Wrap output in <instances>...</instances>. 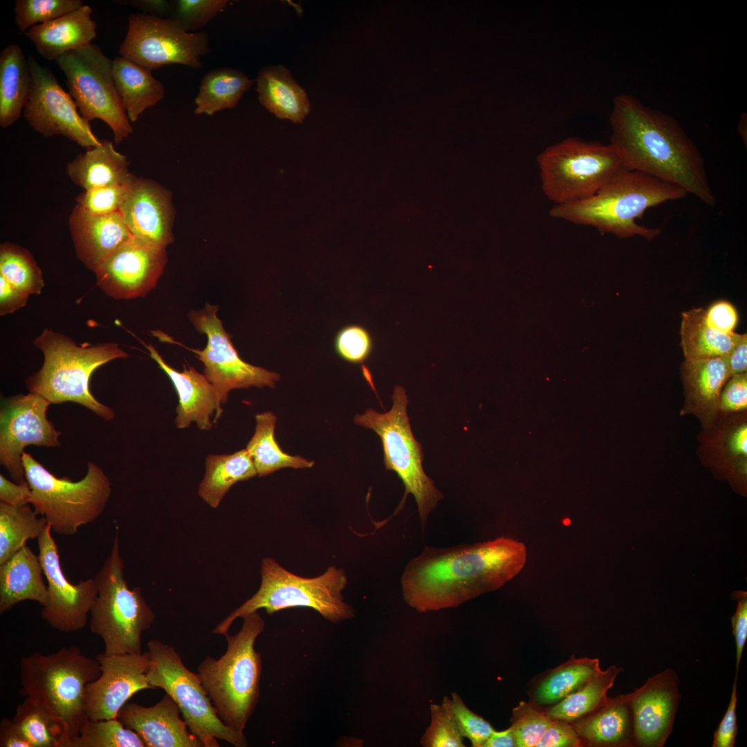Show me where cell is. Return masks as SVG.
Masks as SVG:
<instances>
[{
  "instance_id": "obj_7",
  "label": "cell",
  "mask_w": 747,
  "mask_h": 747,
  "mask_svg": "<svg viewBox=\"0 0 747 747\" xmlns=\"http://www.w3.org/2000/svg\"><path fill=\"white\" fill-rule=\"evenodd\" d=\"M261 575L258 591L219 622L214 629V634H228L234 620L260 609L273 614L290 607H309L332 622L355 616L354 609L344 602L342 594L348 583L342 569L331 566L317 577L304 578L285 569L274 559L267 557L261 561Z\"/></svg>"
},
{
  "instance_id": "obj_43",
  "label": "cell",
  "mask_w": 747,
  "mask_h": 747,
  "mask_svg": "<svg viewBox=\"0 0 747 747\" xmlns=\"http://www.w3.org/2000/svg\"><path fill=\"white\" fill-rule=\"evenodd\" d=\"M70 747H146L140 736L116 718L88 719Z\"/></svg>"
},
{
  "instance_id": "obj_52",
  "label": "cell",
  "mask_w": 747,
  "mask_h": 747,
  "mask_svg": "<svg viewBox=\"0 0 747 747\" xmlns=\"http://www.w3.org/2000/svg\"><path fill=\"white\" fill-rule=\"evenodd\" d=\"M747 408V374L731 376L723 386L720 395L719 410L734 412Z\"/></svg>"
},
{
  "instance_id": "obj_3",
  "label": "cell",
  "mask_w": 747,
  "mask_h": 747,
  "mask_svg": "<svg viewBox=\"0 0 747 747\" xmlns=\"http://www.w3.org/2000/svg\"><path fill=\"white\" fill-rule=\"evenodd\" d=\"M686 191L647 174L624 169L593 196L584 200L554 205L551 216L575 224L593 226L602 233L620 238L636 235L650 241L661 228L639 225L649 208L684 198Z\"/></svg>"
},
{
  "instance_id": "obj_56",
  "label": "cell",
  "mask_w": 747,
  "mask_h": 747,
  "mask_svg": "<svg viewBox=\"0 0 747 747\" xmlns=\"http://www.w3.org/2000/svg\"><path fill=\"white\" fill-rule=\"evenodd\" d=\"M0 501L15 507L31 504L32 492L27 481L12 482L0 474Z\"/></svg>"
},
{
  "instance_id": "obj_24",
  "label": "cell",
  "mask_w": 747,
  "mask_h": 747,
  "mask_svg": "<svg viewBox=\"0 0 747 747\" xmlns=\"http://www.w3.org/2000/svg\"><path fill=\"white\" fill-rule=\"evenodd\" d=\"M142 344L151 358L171 380L178 397L175 425L179 429L188 427L194 422L201 430H210L213 423L221 417L222 408L217 391L204 374L193 367L183 365L178 371L167 364L151 344Z\"/></svg>"
},
{
  "instance_id": "obj_35",
  "label": "cell",
  "mask_w": 747,
  "mask_h": 747,
  "mask_svg": "<svg viewBox=\"0 0 747 747\" xmlns=\"http://www.w3.org/2000/svg\"><path fill=\"white\" fill-rule=\"evenodd\" d=\"M681 346L685 359L727 356L740 334L726 333L709 325L705 309L693 308L681 315Z\"/></svg>"
},
{
  "instance_id": "obj_40",
  "label": "cell",
  "mask_w": 747,
  "mask_h": 747,
  "mask_svg": "<svg viewBox=\"0 0 747 747\" xmlns=\"http://www.w3.org/2000/svg\"><path fill=\"white\" fill-rule=\"evenodd\" d=\"M622 667L611 665L600 670L580 688L559 703L544 709L551 719L573 722L595 711L607 699V692L612 688Z\"/></svg>"
},
{
  "instance_id": "obj_4",
  "label": "cell",
  "mask_w": 747,
  "mask_h": 747,
  "mask_svg": "<svg viewBox=\"0 0 747 747\" xmlns=\"http://www.w3.org/2000/svg\"><path fill=\"white\" fill-rule=\"evenodd\" d=\"M33 344L43 353L44 362L38 371L26 378L29 392L44 397L50 404L74 402L105 421L114 418V411L93 396L89 381L98 367L129 356L117 343L77 345L71 338L45 329Z\"/></svg>"
},
{
  "instance_id": "obj_48",
  "label": "cell",
  "mask_w": 747,
  "mask_h": 747,
  "mask_svg": "<svg viewBox=\"0 0 747 747\" xmlns=\"http://www.w3.org/2000/svg\"><path fill=\"white\" fill-rule=\"evenodd\" d=\"M443 700L451 710L463 737L474 747H483L495 730L492 725L470 710L457 693L452 692L450 697L445 696Z\"/></svg>"
},
{
  "instance_id": "obj_12",
  "label": "cell",
  "mask_w": 747,
  "mask_h": 747,
  "mask_svg": "<svg viewBox=\"0 0 747 747\" xmlns=\"http://www.w3.org/2000/svg\"><path fill=\"white\" fill-rule=\"evenodd\" d=\"M389 411L379 413L367 409L354 416V423L373 430L380 438L386 469L401 479L405 496L412 494L416 501L423 531L428 515L443 498L433 481L424 472L421 444L414 439L407 414V399L402 387L394 388Z\"/></svg>"
},
{
  "instance_id": "obj_47",
  "label": "cell",
  "mask_w": 747,
  "mask_h": 747,
  "mask_svg": "<svg viewBox=\"0 0 747 747\" xmlns=\"http://www.w3.org/2000/svg\"><path fill=\"white\" fill-rule=\"evenodd\" d=\"M551 720L544 709L531 701H520L510 719L517 747L535 746Z\"/></svg>"
},
{
  "instance_id": "obj_60",
  "label": "cell",
  "mask_w": 747,
  "mask_h": 747,
  "mask_svg": "<svg viewBox=\"0 0 747 747\" xmlns=\"http://www.w3.org/2000/svg\"><path fill=\"white\" fill-rule=\"evenodd\" d=\"M1 747H31L29 742L15 729L11 719L3 718L0 723Z\"/></svg>"
},
{
  "instance_id": "obj_34",
  "label": "cell",
  "mask_w": 747,
  "mask_h": 747,
  "mask_svg": "<svg viewBox=\"0 0 747 747\" xmlns=\"http://www.w3.org/2000/svg\"><path fill=\"white\" fill-rule=\"evenodd\" d=\"M257 475L246 449L230 454H209L205 474L199 484V496L210 507L217 508L230 488L236 483Z\"/></svg>"
},
{
  "instance_id": "obj_21",
  "label": "cell",
  "mask_w": 747,
  "mask_h": 747,
  "mask_svg": "<svg viewBox=\"0 0 747 747\" xmlns=\"http://www.w3.org/2000/svg\"><path fill=\"white\" fill-rule=\"evenodd\" d=\"M676 672L666 668L629 693L636 747H663L673 731L681 698Z\"/></svg>"
},
{
  "instance_id": "obj_23",
  "label": "cell",
  "mask_w": 747,
  "mask_h": 747,
  "mask_svg": "<svg viewBox=\"0 0 747 747\" xmlns=\"http://www.w3.org/2000/svg\"><path fill=\"white\" fill-rule=\"evenodd\" d=\"M180 714L177 704L165 693L152 706L126 703L117 718L125 727L136 732L146 747H202Z\"/></svg>"
},
{
  "instance_id": "obj_28",
  "label": "cell",
  "mask_w": 747,
  "mask_h": 747,
  "mask_svg": "<svg viewBox=\"0 0 747 747\" xmlns=\"http://www.w3.org/2000/svg\"><path fill=\"white\" fill-rule=\"evenodd\" d=\"M681 376L690 409L705 423L719 410L720 395L730 378L726 357L685 359Z\"/></svg>"
},
{
  "instance_id": "obj_8",
  "label": "cell",
  "mask_w": 747,
  "mask_h": 747,
  "mask_svg": "<svg viewBox=\"0 0 747 747\" xmlns=\"http://www.w3.org/2000/svg\"><path fill=\"white\" fill-rule=\"evenodd\" d=\"M123 569L116 534L110 554L93 577L97 596L89 614L90 630L102 640L109 655L142 653V634L156 617L141 589L128 586Z\"/></svg>"
},
{
  "instance_id": "obj_26",
  "label": "cell",
  "mask_w": 747,
  "mask_h": 747,
  "mask_svg": "<svg viewBox=\"0 0 747 747\" xmlns=\"http://www.w3.org/2000/svg\"><path fill=\"white\" fill-rule=\"evenodd\" d=\"M571 723L582 746L636 747L628 694L608 698L595 711Z\"/></svg>"
},
{
  "instance_id": "obj_46",
  "label": "cell",
  "mask_w": 747,
  "mask_h": 747,
  "mask_svg": "<svg viewBox=\"0 0 747 747\" xmlns=\"http://www.w3.org/2000/svg\"><path fill=\"white\" fill-rule=\"evenodd\" d=\"M172 12L169 19L189 33L198 32L218 14L225 10L228 0H175L172 1Z\"/></svg>"
},
{
  "instance_id": "obj_54",
  "label": "cell",
  "mask_w": 747,
  "mask_h": 747,
  "mask_svg": "<svg viewBox=\"0 0 747 747\" xmlns=\"http://www.w3.org/2000/svg\"><path fill=\"white\" fill-rule=\"evenodd\" d=\"M732 596L737 601L736 611L731 617V624L736 645L735 676H738L744 648L747 640V593L743 591H735Z\"/></svg>"
},
{
  "instance_id": "obj_19",
  "label": "cell",
  "mask_w": 747,
  "mask_h": 747,
  "mask_svg": "<svg viewBox=\"0 0 747 747\" xmlns=\"http://www.w3.org/2000/svg\"><path fill=\"white\" fill-rule=\"evenodd\" d=\"M166 262L165 248L133 237L101 263L94 273L96 284L113 299L145 297L156 287Z\"/></svg>"
},
{
  "instance_id": "obj_49",
  "label": "cell",
  "mask_w": 747,
  "mask_h": 747,
  "mask_svg": "<svg viewBox=\"0 0 747 747\" xmlns=\"http://www.w3.org/2000/svg\"><path fill=\"white\" fill-rule=\"evenodd\" d=\"M126 184L94 188L80 194L76 205L87 212L96 215L110 214L119 212L124 201L133 178Z\"/></svg>"
},
{
  "instance_id": "obj_33",
  "label": "cell",
  "mask_w": 747,
  "mask_h": 747,
  "mask_svg": "<svg viewBox=\"0 0 747 747\" xmlns=\"http://www.w3.org/2000/svg\"><path fill=\"white\" fill-rule=\"evenodd\" d=\"M31 76L21 47L10 44L0 53V126L8 127L20 117L29 93Z\"/></svg>"
},
{
  "instance_id": "obj_11",
  "label": "cell",
  "mask_w": 747,
  "mask_h": 747,
  "mask_svg": "<svg viewBox=\"0 0 747 747\" xmlns=\"http://www.w3.org/2000/svg\"><path fill=\"white\" fill-rule=\"evenodd\" d=\"M147 646L149 683L154 689L163 690L175 701L188 729L203 747H219V739L235 747L248 746L243 733L221 721L199 674L184 665L172 646L155 639L149 640Z\"/></svg>"
},
{
  "instance_id": "obj_53",
  "label": "cell",
  "mask_w": 747,
  "mask_h": 747,
  "mask_svg": "<svg viewBox=\"0 0 747 747\" xmlns=\"http://www.w3.org/2000/svg\"><path fill=\"white\" fill-rule=\"evenodd\" d=\"M737 676H735L730 699L717 728L714 731L712 747H734L737 734L736 708Z\"/></svg>"
},
{
  "instance_id": "obj_10",
  "label": "cell",
  "mask_w": 747,
  "mask_h": 747,
  "mask_svg": "<svg viewBox=\"0 0 747 747\" xmlns=\"http://www.w3.org/2000/svg\"><path fill=\"white\" fill-rule=\"evenodd\" d=\"M544 194L555 205L587 199L625 169L614 147L569 137L537 158Z\"/></svg>"
},
{
  "instance_id": "obj_37",
  "label": "cell",
  "mask_w": 747,
  "mask_h": 747,
  "mask_svg": "<svg viewBox=\"0 0 747 747\" xmlns=\"http://www.w3.org/2000/svg\"><path fill=\"white\" fill-rule=\"evenodd\" d=\"M253 80L241 71L230 67L213 69L205 74L194 100L197 115L212 116L237 106Z\"/></svg>"
},
{
  "instance_id": "obj_51",
  "label": "cell",
  "mask_w": 747,
  "mask_h": 747,
  "mask_svg": "<svg viewBox=\"0 0 747 747\" xmlns=\"http://www.w3.org/2000/svg\"><path fill=\"white\" fill-rule=\"evenodd\" d=\"M582 746L571 722L551 719L535 747H580Z\"/></svg>"
},
{
  "instance_id": "obj_45",
  "label": "cell",
  "mask_w": 747,
  "mask_h": 747,
  "mask_svg": "<svg viewBox=\"0 0 747 747\" xmlns=\"http://www.w3.org/2000/svg\"><path fill=\"white\" fill-rule=\"evenodd\" d=\"M430 723L421 738L424 747H464L454 717L443 700L430 705Z\"/></svg>"
},
{
  "instance_id": "obj_42",
  "label": "cell",
  "mask_w": 747,
  "mask_h": 747,
  "mask_svg": "<svg viewBox=\"0 0 747 747\" xmlns=\"http://www.w3.org/2000/svg\"><path fill=\"white\" fill-rule=\"evenodd\" d=\"M0 275L28 295H39L44 287L42 271L26 248L9 241L0 246Z\"/></svg>"
},
{
  "instance_id": "obj_27",
  "label": "cell",
  "mask_w": 747,
  "mask_h": 747,
  "mask_svg": "<svg viewBox=\"0 0 747 747\" xmlns=\"http://www.w3.org/2000/svg\"><path fill=\"white\" fill-rule=\"evenodd\" d=\"M92 12V8L84 4L54 20L32 27L26 36L44 59L55 61L66 53L89 45L96 38L97 24L91 18Z\"/></svg>"
},
{
  "instance_id": "obj_20",
  "label": "cell",
  "mask_w": 747,
  "mask_h": 747,
  "mask_svg": "<svg viewBox=\"0 0 747 747\" xmlns=\"http://www.w3.org/2000/svg\"><path fill=\"white\" fill-rule=\"evenodd\" d=\"M100 674L87 684L85 706L87 717L92 720L116 718L127 701L136 692L154 689L149 683L147 652L95 656Z\"/></svg>"
},
{
  "instance_id": "obj_29",
  "label": "cell",
  "mask_w": 747,
  "mask_h": 747,
  "mask_svg": "<svg viewBox=\"0 0 747 747\" xmlns=\"http://www.w3.org/2000/svg\"><path fill=\"white\" fill-rule=\"evenodd\" d=\"M39 555L26 545L0 564V614L24 600L44 605L47 585Z\"/></svg>"
},
{
  "instance_id": "obj_6",
  "label": "cell",
  "mask_w": 747,
  "mask_h": 747,
  "mask_svg": "<svg viewBox=\"0 0 747 747\" xmlns=\"http://www.w3.org/2000/svg\"><path fill=\"white\" fill-rule=\"evenodd\" d=\"M100 674L96 658L86 656L77 646L49 654L35 652L21 659L20 692L61 721L72 742L88 719L86 687Z\"/></svg>"
},
{
  "instance_id": "obj_14",
  "label": "cell",
  "mask_w": 747,
  "mask_h": 747,
  "mask_svg": "<svg viewBox=\"0 0 747 747\" xmlns=\"http://www.w3.org/2000/svg\"><path fill=\"white\" fill-rule=\"evenodd\" d=\"M208 33H189L171 19L132 13L119 48L121 57L152 71L170 64L199 68L208 54Z\"/></svg>"
},
{
  "instance_id": "obj_61",
  "label": "cell",
  "mask_w": 747,
  "mask_h": 747,
  "mask_svg": "<svg viewBox=\"0 0 747 747\" xmlns=\"http://www.w3.org/2000/svg\"><path fill=\"white\" fill-rule=\"evenodd\" d=\"M729 449L735 456L746 457L747 455V427L739 426L732 434L729 441Z\"/></svg>"
},
{
  "instance_id": "obj_57",
  "label": "cell",
  "mask_w": 747,
  "mask_h": 747,
  "mask_svg": "<svg viewBox=\"0 0 747 747\" xmlns=\"http://www.w3.org/2000/svg\"><path fill=\"white\" fill-rule=\"evenodd\" d=\"M29 295L10 284L0 275V315L10 314L26 306Z\"/></svg>"
},
{
  "instance_id": "obj_39",
  "label": "cell",
  "mask_w": 747,
  "mask_h": 747,
  "mask_svg": "<svg viewBox=\"0 0 747 747\" xmlns=\"http://www.w3.org/2000/svg\"><path fill=\"white\" fill-rule=\"evenodd\" d=\"M11 721L31 747L71 746V739L64 724L28 697L17 706Z\"/></svg>"
},
{
  "instance_id": "obj_30",
  "label": "cell",
  "mask_w": 747,
  "mask_h": 747,
  "mask_svg": "<svg viewBox=\"0 0 747 747\" xmlns=\"http://www.w3.org/2000/svg\"><path fill=\"white\" fill-rule=\"evenodd\" d=\"M126 156L108 140L79 154L66 167L72 181L84 190L127 183L133 175Z\"/></svg>"
},
{
  "instance_id": "obj_62",
  "label": "cell",
  "mask_w": 747,
  "mask_h": 747,
  "mask_svg": "<svg viewBox=\"0 0 747 747\" xmlns=\"http://www.w3.org/2000/svg\"><path fill=\"white\" fill-rule=\"evenodd\" d=\"M483 747H517L516 738L512 728L495 730L485 743Z\"/></svg>"
},
{
  "instance_id": "obj_50",
  "label": "cell",
  "mask_w": 747,
  "mask_h": 747,
  "mask_svg": "<svg viewBox=\"0 0 747 747\" xmlns=\"http://www.w3.org/2000/svg\"><path fill=\"white\" fill-rule=\"evenodd\" d=\"M334 346L337 353L344 360L353 363L365 361L373 348L369 332L363 326L351 324L342 328L336 334Z\"/></svg>"
},
{
  "instance_id": "obj_5",
  "label": "cell",
  "mask_w": 747,
  "mask_h": 747,
  "mask_svg": "<svg viewBox=\"0 0 747 747\" xmlns=\"http://www.w3.org/2000/svg\"><path fill=\"white\" fill-rule=\"evenodd\" d=\"M242 618L237 634L224 635L228 642L225 654L219 659L207 655L197 672L219 718L241 733L259 699L261 656L255 643L265 626L257 611Z\"/></svg>"
},
{
  "instance_id": "obj_58",
  "label": "cell",
  "mask_w": 747,
  "mask_h": 747,
  "mask_svg": "<svg viewBox=\"0 0 747 747\" xmlns=\"http://www.w3.org/2000/svg\"><path fill=\"white\" fill-rule=\"evenodd\" d=\"M120 5L131 6L142 13L161 18L169 19L172 12V1L166 0H124L114 1Z\"/></svg>"
},
{
  "instance_id": "obj_41",
  "label": "cell",
  "mask_w": 747,
  "mask_h": 747,
  "mask_svg": "<svg viewBox=\"0 0 747 747\" xmlns=\"http://www.w3.org/2000/svg\"><path fill=\"white\" fill-rule=\"evenodd\" d=\"M28 504L15 507L0 502V564L10 558L30 539H37L48 525L44 517Z\"/></svg>"
},
{
  "instance_id": "obj_38",
  "label": "cell",
  "mask_w": 747,
  "mask_h": 747,
  "mask_svg": "<svg viewBox=\"0 0 747 747\" xmlns=\"http://www.w3.org/2000/svg\"><path fill=\"white\" fill-rule=\"evenodd\" d=\"M255 433L249 441L248 452L257 475L264 477L284 468H304L312 467L314 461L300 456L284 452L275 439L277 418L272 412L255 415Z\"/></svg>"
},
{
  "instance_id": "obj_32",
  "label": "cell",
  "mask_w": 747,
  "mask_h": 747,
  "mask_svg": "<svg viewBox=\"0 0 747 747\" xmlns=\"http://www.w3.org/2000/svg\"><path fill=\"white\" fill-rule=\"evenodd\" d=\"M112 73L117 91L130 122H136L147 109L165 96L164 85L151 71L121 56L112 60Z\"/></svg>"
},
{
  "instance_id": "obj_22",
  "label": "cell",
  "mask_w": 747,
  "mask_h": 747,
  "mask_svg": "<svg viewBox=\"0 0 747 747\" xmlns=\"http://www.w3.org/2000/svg\"><path fill=\"white\" fill-rule=\"evenodd\" d=\"M119 212L133 237L165 248L173 241L171 198L156 183L133 176Z\"/></svg>"
},
{
  "instance_id": "obj_55",
  "label": "cell",
  "mask_w": 747,
  "mask_h": 747,
  "mask_svg": "<svg viewBox=\"0 0 747 747\" xmlns=\"http://www.w3.org/2000/svg\"><path fill=\"white\" fill-rule=\"evenodd\" d=\"M705 315L709 325L726 333H734L739 321L736 308L725 300L714 302L705 309Z\"/></svg>"
},
{
  "instance_id": "obj_16",
  "label": "cell",
  "mask_w": 747,
  "mask_h": 747,
  "mask_svg": "<svg viewBox=\"0 0 747 747\" xmlns=\"http://www.w3.org/2000/svg\"><path fill=\"white\" fill-rule=\"evenodd\" d=\"M28 61L31 82L23 111L29 125L44 137L61 135L87 149L98 145L101 141L54 74L34 57Z\"/></svg>"
},
{
  "instance_id": "obj_2",
  "label": "cell",
  "mask_w": 747,
  "mask_h": 747,
  "mask_svg": "<svg viewBox=\"0 0 747 747\" xmlns=\"http://www.w3.org/2000/svg\"><path fill=\"white\" fill-rule=\"evenodd\" d=\"M610 145L629 171L647 174L684 189L714 207L704 158L672 117L627 95L616 98Z\"/></svg>"
},
{
  "instance_id": "obj_31",
  "label": "cell",
  "mask_w": 747,
  "mask_h": 747,
  "mask_svg": "<svg viewBox=\"0 0 747 747\" xmlns=\"http://www.w3.org/2000/svg\"><path fill=\"white\" fill-rule=\"evenodd\" d=\"M256 82L260 103L277 117L302 122L308 114L310 103L305 91L284 66L263 68Z\"/></svg>"
},
{
  "instance_id": "obj_36",
  "label": "cell",
  "mask_w": 747,
  "mask_h": 747,
  "mask_svg": "<svg viewBox=\"0 0 747 747\" xmlns=\"http://www.w3.org/2000/svg\"><path fill=\"white\" fill-rule=\"evenodd\" d=\"M600 670L598 658L572 656L540 679L530 701L542 709L552 706L580 688Z\"/></svg>"
},
{
  "instance_id": "obj_44",
  "label": "cell",
  "mask_w": 747,
  "mask_h": 747,
  "mask_svg": "<svg viewBox=\"0 0 747 747\" xmlns=\"http://www.w3.org/2000/svg\"><path fill=\"white\" fill-rule=\"evenodd\" d=\"M82 0H16L15 23L20 32L65 15L83 6Z\"/></svg>"
},
{
  "instance_id": "obj_15",
  "label": "cell",
  "mask_w": 747,
  "mask_h": 747,
  "mask_svg": "<svg viewBox=\"0 0 747 747\" xmlns=\"http://www.w3.org/2000/svg\"><path fill=\"white\" fill-rule=\"evenodd\" d=\"M218 306L206 304L203 309L192 311L189 319L199 333L208 338L204 349H191L204 365V375L216 389L221 404L234 389L251 387L273 388L280 376L276 372L243 360L231 341V335L217 317Z\"/></svg>"
},
{
  "instance_id": "obj_9",
  "label": "cell",
  "mask_w": 747,
  "mask_h": 747,
  "mask_svg": "<svg viewBox=\"0 0 747 747\" xmlns=\"http://www.w3.org/2000/svg\"><path fill=\"white\" fill-rule=\"evenodd\" d=\"M23 464L26 480L32 492L31 504L44 517L52 532L73 535L79 528L95 522L104 512L111 497V481L93 462L87 463L85 476L77 481L57 477L27 452Z\"/></svg>"
},
{
  "instance_id": "obj_13",
  "label": "cell",
  "mask_w": 747,
  "mask_h": 747,
  "mask_svg": "<svg viewBox=\"0 0 747 747\" xmlns=\"http://www.w3.org/2000/svg\"><path fill=\"white\" fill-rule=\"evenodd\" d=\"M55 62L65 75L69 94L85 121H104L113 132L115 144L133 132L114 82L112 60L98 46L91 43L66 53Z\"/></svg>"
},
{
  "instance_id": "obj_59",
  "label": "cell",
  "mask_w": 747,
  "mask_h": 747,
  "mask_svg": "<svg viewBox=\"0 0 747 747\" xmlns=\"http://www.w3.org/2000/svg\"><path fill=\"white\" fill-rule=\"evenodd\" d=\"M730 377L744 373L747 371V335L740 334V336L731 352L725 356Z\"/></svg>"
},
{
  "instance_id": "obj_1",
  "label": "cell",
  "mask_w": 747,
  "mask_h": 747,
  "mask_svg": "<svg viewBox=\"0 0 747 747\" xmlns=\"http://www.w3.org/2000/svg\"><path fill=\"white\" fill-rule=\"evenodd\" d=\"M524 543L501 537L448 548L425 546L401 577L405 601L423 613L456 607L497 590L524 568Z\"/></svg>"
},
{
  "instance_id": "obj_18",
  "label": "cell",
  "mask_w": 747,
  "mask_h": 747,
  "mask_svg": "<svg viewBox=\"0 0 747 747\" xmlns=\"http://www.w3.org/2000/svg\"><path fill=\"white\" fill-rule=\"evenodd\" d=\"M39 557L47 580V598L41 617L52 628L63 632L83 629L97 596L93 578L71 584L61 567L57 545L48 524L37 539Z\"/></svg>"
},
{
  "instance_id": "obj_25",
  "label": "cell",
  "mask_w": 747,
  "mask_h": 747,
  "mask_svg": "<svg viewBox=\"0 0 747 747\" xmlns=\"http://www.w3.org/2000/svg\"><path fill=\"white\" fill-rule=\"evenodd\" d=\"M68 228L77 259L93 273L133 237L119 212L96 215L77 205L69 216Z\"/></svg>"
},
{
  "instance_id": "obj_17",
  "label": "cell",
  "mask_w": 747,
  "mask_h": 747,
  "mask_svg": "<svg viewBox=\"0 0 747 747\" xmlns=\"http://www.w3.org/2000/svg\"><path fill=\"white\" fill-rule=\"evenodd\" d=\"M50 403L32 392L3 400L0 411V463L17 483L26 482L22 456L30 445L47 448L60 444V432L48 421Z\"/></svg>"
}]
</instances>
